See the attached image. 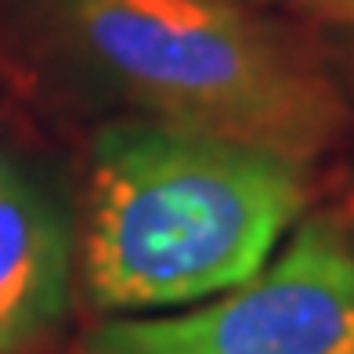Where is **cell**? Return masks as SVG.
Segmentation results:
<instances>
[{
	"label": "cell",
	"mask_w": 354,
	"mask_h": 354,
	"mask_svg": "<svg viewBox=\"0 0 354 354\" xmlns=\"http://www.w3.org/2000/svg\"><path fill=\"white\" fill-rule=\"evenodd\" d=\"M311 199V163L141 116L91 141L76 279L102 315H159L250 282Z\"/></svg>",
	"instance_id": "1"
},
{
	"label": "cell",
	"mask_w": 354,
	"mask_h": 354,
	"mask_svg": "<svg viewBox=\"0 0 354 354\" xmlns=\"http://www.w3.org/2000/svg\"><path fill=\"white\" fill-rule=\"evenodd\" d=\"M15 11L47 62L131 116L304 163L351 131L326 51L246 0H15Z\"/></svg>",
	"instance_id": "2"
},
{
	"label": "cell",
	"mask_w": 354,
	"mask_h": 354,
	"mask_svg": "<svg viewBox=\"0 0 354 354\" xmlns=\"http://www.w3.org/2000/svg\"><path fill=\"white\" fill-rule=\"evenodd\" d=\"M73 354H354V239L308 217L243 286L159 315H112Z\"/></svg>",
	"instance_id": "3"
},
{
	"label": "cell",
	"mask_w": 354,
	"mask_h": 354,
	"mask_svg": "<svg viewBox=\"0 0 354 354\" xmlns=\"http://www.w3.org/2000/svg\"><path fill=\"white\" fill-rule=\"evenodd\" d=\"M76 235L62 203L19 167L0 170V354L44 340L69 311Z\"/></svg>",
	"instance_id": "4"
},
{
	"label": "cell",
	"mask_w": 354,
	"mask_h": 354,
	"mask_svg": "<svg viewBox=\"0 0 354 354\" xmlns=\"http://www.w3.org/2000/svg\"><path fill=\"white\" fill-rule=\"evenodd\" d=\"M333 8H340V11H347V15H354V0H329Z\"/></svg>",
	"instance_id": "5"
},
{
	"label": "cell",
	"mask_w": 354,
	"mask_h": 354,
	"mask_svg": "<svg viewBox=\"0 0 354 354\" xmlns=\"http://www.w3.org/2000/svg\"><path fill=\"white\" fill-rule=\"evenodd\" d=\"M246 4H268V0H246Z\"/></svg>",
	"instance_id": "6"
},
{
	"label": "cell",
	"mask_w": 354,
	"mask_h": 354,
	"mask_svg": "<svg viewBox=\"0 0 354 354\" xmlns=\"http://www.w3.org/2000/svg\"><path fill=\"white\" fill-rule=\"evenodd\" d=\"M0 170H4V163H0Z\"/></svg>",
	"instance_id": "7"
},
{
	"label": "cell",
	"mask_w": 354,
	"mask_h": 354,
	"mask_svg": "<svg viewBox=\"0 0 354 354\" xmlns=\"http://www.w3.org/2000/svg\"><path fill=\"white\" fill-rule=\"evenodd\" d=\"M351 239H354V232H351Z\"/></svg>",
	"instance_id": "8"
}]
</instances>
